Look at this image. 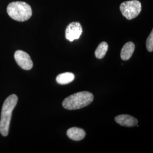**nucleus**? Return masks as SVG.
I'll return each mask as SVG.
<instances>
[{
	"mask_svg": "<svg viewBox=\"0 0 153 153\" xmlns=\"http://www.w3.org/2000/svg\"><path fill=\"white\" fill-rule=\"evenodd\" d=\"M146 48L148 51L150 52H152L153 51V31L152 30L148 36L146 43Z\"/></svg>",
	"mask_w": 153,
	"mask_h": 153,
	"instance_id": "obj_12",
	"label": "nucleus"
},
{
	"mask_svg": "<svg viewBox=\"0 0 153 153\" xmlns=\"http://www.w3.org/2000/svg\"><path fill=\"white\" fill-rule=\"evenodd\" d=\"M115 120L120 126L127 127L135 126L138 124L137 119L129 115H120L117 116Z\"/></svg>",
	"mask_w": 153,
	"mask_h": 153,
	"instance_id": "obj_7",
	"label": "nucleus"
},
{
	"mask_svg": "<svg viewBox=\"0 0 153 153\" xmlns=\"http://www.w3.org/2000/svg\"><path fill=\"white\" fill-rule=\"evenodd\" d=\"M18 102L16 95L12 94L9 96L4 102L2 107L0 120V133L6 137L9 134L12 112Z\"/></svg>",
	"mask_w": 153,
	"mask_h": 153,
	"instance_id": "obj_1",
	"label": "nucleus"
},
{
	"mask_svg": "<svg viewBox=\"0 0 153 153\" xmlns=\"http://www.w3.org/2000/svg\"><path fill=\"white\" fill-rule=\"evenodd\" d=\"M7 13L12 19L18 22L27 21L33 14L31 6L22 1L10 3L7 7Z\"/></svg>",
	"mask_w": 153,
	"mask_h": 153,
	"instance_id": "obj_3",
	"label": "nucleus"
},
{
	"mask_svg": "<svg viewBox=\"0 0 153 153\" xmlns=\"http://www.w3.org/2000/svg\"><path fill=\"white\" fill-rule=\"evenodd\" d=\"M123 16L128 20L136 18L142 10L141 3L138 0H131L123 2L120 6Z\"/></svg>",
	"mask_w": 153,
	"mask_h": 153,
	"instance_id": "obj_4",
	"label": "nucleus"
},
{
	"mask_svg": "<svg viewBox=\"0 0 153 153\" xmlns=\"http://www.w3.org/2000/svg\"><path fill=\"white\" fill-rule=\"evenodd\" d=\"M94 100L93 94L88 91L75 93L66 98L62 102L65 109L75 110L81 109L91 104Z\"/></svg>",
	"mask_w": 153,
	"mask_h": 153,
	"instance_id": "obj_2",
	"label": "nucleus"
},
{
	"mask_svg": "<svg viewBox=\"0 0 153 153\" xmlns=\"http://www.w3.org/2000/svg\"><path fill=\"white\" fill-rule=\"evenodd\" d=\"M83 30L80 23L71 22L66 28V39L70 42L78 39L82 35Z\"/></svg>",
	"mask_w": 153,
	"mask_h": 153,
	"instance_id": "obj_6",
	"label": "nucleus"
},
{
	"mask_svg": "<svg viewBox=\"0 0 153 153\" xmlns=\"http://www.w3.org/2000/svg\"><path fill=\"white\" fill-rule=\"evenodd\" d=\"M135 49V45L131 42L126 43L121 51V58L123 60H128L133 55Z\"/></svg>",
	"mask_w": 153,
	"mask_h": 153,
	"instance_id": "obj_9",
	"label": "nucleus"
},
{
	"mask_svg": "<svg viewBox=\"0 0 153 153\" xmlns=\"http://www.w3.org/2000/svg\"><path fill=\"white\" fill-rule=\"evenodd\" d=\"M14 58L18 65L23 69L29 71L33 68V61L27 53L18 50L14 53Z\"/></svg>",
	"mask_w": 153,
	"mask_h": 153,
	"instance_id": "obj_5",
	"label": "nucleus"
},
{
	"mask_svg": "<svg viewBox=\"0 0 153 153\" xmlns=\"http://www.w3.org/2000/svg\"><path fill=\"white\" fill-rule=\"evenodd\" d=\"M74 74L71 72H66L60 74L56 77V81L60 85H66L72 82L74 79Z\"/></svg>",
	"mask_w": 153,
	"mask_h": 153,
	"instance_id": "obj_10",
	"label": "nucleus"
},
{
	"mask_svg": "<svg viewBox=\"0 0 153 153\" xmlns=\"http://www.w3.org/2000/svg\"><path fill=\"white\" fill-rule=\"evenodd\" d=\"M108 44L105 42H102L99 45L98 48L95 50V57L99 59H103L106 54L108 51Z\"/></svg>",
	"mask_w": 153,
	"mask_h": 153,
	"instance_id": "obj_11",
	"label": "nucleus"
},
{
	"mask_svg": "<svg viewBox=\"0 0 153 153\" xmlns=\"http://www.w3.org/2000/svg\"><path fill=\"white\" fill-rule=\"evenodd\" d=\"M66 133L69 138L76 141L82 140L86 136V132L83 129L76 127L69 128L67 131Z\"/></svg>",
	"mask_w": 153,
	"mask_h": 153,
	"instance_id": "obj_8",
	"label": "nucleus"
}]
</instances>
